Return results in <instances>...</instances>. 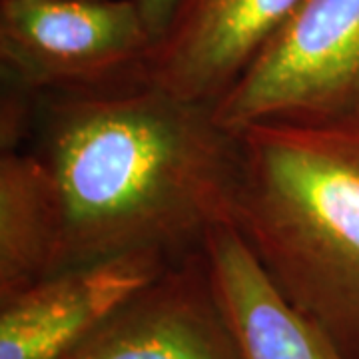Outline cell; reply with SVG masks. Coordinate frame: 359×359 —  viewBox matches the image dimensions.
Returning <instances> with one entry per match:
<instances>
[{"mask_svg": "<svg viewBox=\"0 0 359 359\" xmlns=\"http://www.w3.org/2000/svg\"><path fill=\"white\" fill-rule=\"evenodd\" d=\"M32 152L60 204L58 269L140 250L180 259L233 224L242 140L210 104L146 82L44 94Z\"/></svg>", "mask_w": 359, "mask_h": 359, "instance_id": "obj_1", "label": "cell"}, {"mask_svg": "<svg viewBox=\"0 0 359 359\" xmlns=\"http://www.w3.org/2000/svg\"><path fill=\"white\" fill-rule=\"evenodd\" d=\"M233 226L269 282L359 359V124L240 132Z\"/></svg>", "mask_w": 359, "mask_h": 359, "instance_id": "obj_2", "label": "cell"}, {"mask_svg": "<svg viewBox=\"0 0 359 359\" xmlns=\"http://www.w3.org/2000/svg\"><path fill=\"white\" fill-rule=\"evenodd\" d=\"M214 110L233 132L359 124V0H299Z\"/></svg>", "mask_w": 359, "mask_h": 359, "instance_id": "obj_3", "label": "cell"}, {"mask_svg": "<svg viewBox=\"0 0 359 359\" xmlns=\"http://www.w3.org/2000/svg\"><path fill=\"white\" fill-rule=\"evenodd\" d=\"M150 48L132 0H0L2 84L39 96L144 82Z\"/></svg>", "mask_w": 359, "mask_h": 359, "instance_id": "obj_4", "label": "cell"}, {"mask_svg": "<svg viewBox=\"0 0 359 359\" xmlns=\"http://www.w3.org/2000/svg\"><path fill=\"white\" fill-rule=\"evenodd\" d=\"M174 259L140 250L58 269L0 299V359H62Z\"/></svg>", "mask_w": 359, "mask_h": 359, "instance_id": "obj_5", "label": "cell"}, {"mask_svg": "<svg viewBox=\"0 0 359 359\" xmlns=\"http://www.w3.org/2000/svg\"><path fill=\"white\" fill-rule=\"evenodd\" d=\"M62 359H244L204 248L174 259Z\"/></svg>", "mask_w": 359, "mask_h": 359, "instance_id": "obj_6", "label": "cell"}, {"mask_svg": "<svg viewBox=\"0 0 359 359\" xmlns=\"http://www.w3.org/2000/svg\"><path fill=\"white\" fill-rule=\"evenodd\" d=\"M299 0H184L148 52L142 80L216 106L282 28Z\"/></svg>", "mask_w": 359, "mask_h": 359, "instance_id": "obj_7", "label": "cell"}, {"mask_svg": "<svg viewBox=\"0 0 359 359\" xmlns=\"http://www.w3.org/2000/svg\"><path fill=\"white\" fill-rule=\"evenodd\" d=\"M204 254L244 359H346L269 282L233 224L210 230Z\"/></svg>", "mask_w": 359, "mask_h": 359, "instance_id": "obj_8", "label": "cell"}, {"mask_svg": "<svg viewBox=\"0 0 359 359\" xmlns=\"http://www.w3.org/2000/svg\"><path fill=\"white\" fill-rule=\"evenodd\" d=\"M60 240L48 168L32 150L0 154V299L58 271Z\"/></svg>", "mask_w": 359, "mask_h": 359, "instance_id": "obj_9", "label": "cell"}, {"mask_svg": "<svg viewBox=\"0 0 359 359\" xmlns=\"http://www.w3.org/2000/svg\"><path fill=\"white\" fill-rule=\"evenodd\" d=\"M40 96L28 90L2 84V106H0V150L18 152L20 144L34 136L39 118Z\"/></svg>", "mask_w": 359, "mask_h": 359, "instance_id": "obj_10", "label": "cell"}, {"mask_svg": "<svg viewBox=\"0 0 359 359\" xmlns=\"http://www.w3.org/2000/svg\"><path fill=\"white\" fill-rule=\"evenodd\" d=\"M140 14L142 25L152 40V48L164 39L184 0H132ZM150 48V50H152Z\"/></svg>", "mask_w": 359, "mask_h": 359, "instance_id": "obj_11", "label": "cell"}]
</instances>
